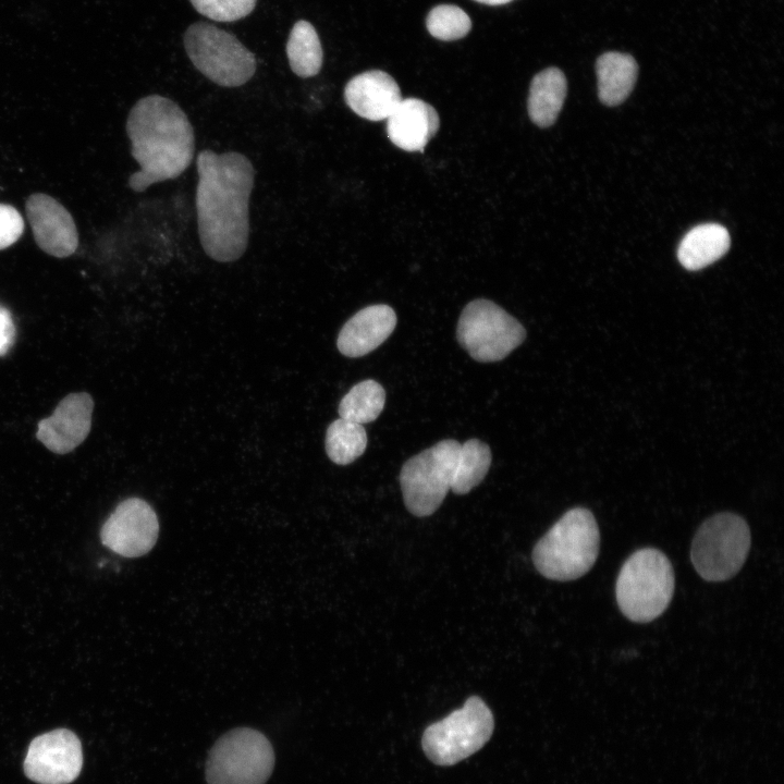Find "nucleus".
<instances>
[{
    "instance_id": "obj_1",
    "label": "nucleus",
    "mask_w": 784,
    "mask_h": 784,
    "mask_svg": "<svg viewBox=\"0 0 784 784\" xmlns=\"http://www.w3.org/2000/svg\"><path fill=\"white\" fill-rule=\"evenodd\" d=\"M195 205L200 245L211 259L232 262L246 252L255 169L237 151L201 150L196 159Z\"/></svg>"
},
{
    "instance_id": "obj_2",
    "label": "nucleus",
    "mask_w": 784,
    "mask_h": 784,
    "mask_svg": "<svg viewBox=\"0 0 784 784\" xmlns=\"http://www.w3.org/2000/svg\"><path fill=\"white\" fill-rule=\"evenodd\" d=\"M126 134L139 170L128 177L134 192L179 177L195 152L193 125L173 100L161 95L140 98L130 110Z\"/></svg>"
},
{
    "instance_id": "obj_3",
    "label": "nucleus",
    "mask_w": 784,
    "mask_h": 784,
    "mask_svg": "<svg viewBox=\"0 0 784 784\" xmlns=\"http://www.w3.org/2000/svg\"><path fill=\"white\" fill-rule=\"evenodd\" d=\"M600 534L592 513L584 507L567 511L536 543L532 561L546 578L574 580L595 564Z\"/></svg>"
},
{
    "instance_id": "obj_4",
    "label": "nucleus",
    "mask_w": 784,
    "mask_h": 784,
    "mask_svg": "<svg viewBox=\"0 0 784 784\" xmlns=\"http://www.w3.org/2000/svg\"><path fill=\"white\" fill-rule=\"evenodd\" d=\"M674 572L664 553L653 548L634 552L623 564L615 585L621 612L636 623H648L669 607Z\"/></svg>"
},
{
    "instance_id": "obj_5",
    "label": "nucleus",
    "mask_w": 784,
    "mask_h": 784,
    "mask_svg": "<svg viewBox=\"0 0 784 784\" xmlns=\"http://www.w3.org/2000/svg\"><path fill=\"white\" fill-rule=\"evenodd\" d=\"M270 740L259 731L237 727L223 734L206 761L208 784H265L274 767Z\"/></svg>"
},
{
    "instance_id": "obj_6",
    "label": "nucleus",
    "mask_w": 784,
    "mask_h": 784,
    "mask_svg": "<svg viewBox=\"0 0 784 784\" xmlns=\"http://www.w3.org/2000/svg\"><path fill=\"white\" fill-rule=\"evenodd\" d=\"M494 730V718L479 697H469L464 706L424 732L421 746L427 758L438 765H453L481 749Z\"/></svg>"
},
{
    "instance_id": "obj_7",
    "label": "nucleus",
    "mask_w": 784,
    "mask_h": 784,
    "mask_svg": "<svg viewBox=\"0 0 784 784\" xmlns=\"http://www.w3.org/2000/svg\"><path fill=\"white\" fill-rule=\"evenodd\" d=\"M184 47L194 66L222 87H238L256 72V59L234 35L207 22L192 24Z\"/></svg>"
},
{
    "instance_id": "obj_8",
    "label": "nucleus",
    "mask_w": 784,
    "mask_h": 784,
    "mask_svg": "<svg viewBox=\"0 0 784 784\" xmlns=\"http://www.w3.org/2000/svg\"><path fill=\"white\" fill-rule=\"evenodd\" d=\"M750 548L746 520L733 513L711 516L698 528L690 559L697 573L708 581H724L744 565Z\"/></svg>"
},
{
    "instance_id": "obj_9",
    "label": "nucleus",
    "mask_w": 784,
    "mask_h": 784,
    "mask_svg": "<svg viewBox=\"0 0 784 784\" xmlns=\"http://www.w3.org/2000/svg\"><path fill=\"white\" fill-rule=\"evenodd\" d=\"M461 443L442 440L405 462L400 483L406 509L413 515L433 514L451 490Z\"/></svg>"
},
{
    "instance_id": "obj_10",
    "label": "nucleus",
    "mask_w": 784,
    "mask_h": 784,
    "mask_svg": "<svg viewBox=\"0 0 784 784\" xmlns=\"http://www.w3.org/2000/svg\"><path fill=\"white\" fill-rule=\"evenodd\" d=\"M457 340L477 362H499L520 345L524 327L495 303L479 298L468 303L457 323Z\"/></svg>"
},
{
    "instance_id": "obj_11",
    "label": "nucleus",
    "mask_w": 784,
    "mask_h": 784,
    "mask_svg": "<svg viewBox=\"0 0 784 784\" xmlns=\"http://www.w3.org/2000/svg\"><path fill=\"white\" fill-rule=\"evenodd\" d=\"M82 765L81 742L65 728L35 737L24 760L26 776L39 784H69L78 776Z\"/></svg>"
},
{
    "instance_id": "obj_12",
    "label": "nucleus",
    "mask_w": 784,
    "mask_h": 784,
    "mask_svg": "<svg viewBox=\"0 0 784 784\" xmlns=\"http://www.w3.org/2000/svg\"><path fill=\"white\" fill-rule=\"evenodd\" d=\"M159 531L158 518L144 500L130 498L121 502L101 528L102 543L113 552L140 556L155 546Z\"/></svg>"
},
{
    "instance_id": "obj_13",
    "label": "nucleus",
    "mask_w": 784,
    "mask_h": 784,
    "mask_svg": "<svg viewBox=\"0 0 784 784\" xmlns=\"http://www.w3.org/2000/svg\"><path fill=\"white\" fill-rule=\"evenodd\" d=\"M26 215L39 248L58 258L71 256L78 246V233L72 215L53 197L32 194L25 204Z\"/></svg>"
},
{
    "instance_id": "obj_14",
    "label": "nucleus",
    "mask_w": 784,
    "mask_h": 784,
    "mask_svg": "<svg viewBox=\"0 0 784 784\" xmlns=\"http://www.w3.org/2000/svg\"><path fill=\"white\" fill-rule=\"evenodd\" d=\"M93 409L94 401L88 393L66 395L51 416L38 422L37 439L53 453H70L87 438Z\"/></svg>"
},
{
    "instance_id": "obj_15",
    "label": "nucleus",
    "mask_w": 784,
    "mask_h": 784,
    "mask_svg": "<svg viewBox=\"0 0 784 784\" xmlns=\"http://www.w3.org/2000/svg\"><path fill=\"white\" fill-rule=\"evenodd\" d=\"M402 99L395 79L381 70L363 72L351 78L344 88L348 108L373 122L387 120Z\"/></svg>"
},
{
    "instance_id": "obj_16",
    "label": "nucleus",
    "mask_w": 784,
    "mask_h": 784,
    "mask_svg": "<svg viewBox=\"0 0 784 784\" xmlns=\"http://www.w3.org/2000/svg\"><path fill=\"white\" fill-rule=\"evenodd\" d=\"M395 326L396 315L390 306L370 305L345 322L338 336V348L347 357L364 356L382 344Z\"/></svg>"
},
{
    "instance_id": "obj_17",
    "label": "nucleus",
    "mask_w": 784,
    "mask_h": 784,
    "mask_svg": "<svg viewBox=\"0 0 784 784\" xmlns=\"http://www.w3.org/2000/svg\"><path fill=\"white\" fill-rule=\"evenodd\" d=\"M439 126L437 110L418 98L402 99L387 119L389 139L406 151H422Z\"/></svg>"
},
{
    "instance_id": "obj_18",
    "label": "nucleus",
    "mask_w": 784,
    "mask_h": 784,
    "mask_svg": "<svg viewBox=\"0 0 784 784\" xmlns=\"http://www.w3.org/2000/svg\"><path fill=\"white\" fill-rule=\"evenodd\" d=\"M731 245L728 231L716 223L693 228L681 241L677 258L688 270H700L725 255Z\"/></svg>"
},
{
    "instance_id": "obj_19",
    "label": "nucleus",
    "mask_w": 784,
    "mask_h": 784,
    "mask_svg": "<svg viewBox=\"0 0 784 784\" xmlns=\"http://www.w3.org/2000/svg\"><path fill=\"white\" fill-rule=\"evenodd\" d=\"M638 65L627 53L610 51L596 62L598 96L607 106L622 103L630 94L637 79Z\"/></svg>"
},
{
    "instance_id": "obj_20",
    "label": "nucleus",
    "mask_w": 784,
    "mask_h": 784,
    "mask_svg": "<svg viewBox=\"0 0 784 784\" xmlns=\"http://www.w3.org/2000/svg\"><path fill=\"white\" fill-rule=\"evenodd\" d=\"M567 91L564 73L548 68L535 75L527 100L530 120L540 127L552 125L563 107Z\"/></svg>"
},
{
    "instance_id": "obj_21",
    "label": "nucleus",
    "mask_w": 784,
    "mask_h": 784,
    "mask_svg": "<svg viewBox=\"0 0 784 784\" xmlns=\"http://www.w3.org/2000/svg\"><path fill=\"white\" fill-rule=\"evenodd\" d=\"M286 56L294 74L307 78L319 73L323 51L315 27L305 20L297 21L286 42Z\"/></svg>"
},
{
    "instance_id": "obj_22",
    "label": "nucleus",
    "mask_w": 784,
    "mask_h": 784,
    "mask_svg": "<svg viewBox=\"0 0 784 784\" xmlns=\"http://www.w3.org/2000/svg\"><path fill=\"white\" fill-rule=\"evenodd\" d=\"M491 457L488 444L478 439L461 444L451 490L456 494H466L478 486L489 470Z\"/></svg>"
},
{
    "instance_id": "obj_23",
    "label": "nucleus",
    "mask_w": 784,
    "mask_h": 784,
    "mask_svg": "<svg viewBox=\"0 0 784 784\" xmlns=\"http://www.w3.org/2000/svg\"><path fill=\"white\" fill-rule=\"evenodd\" d=\"M385 392L380 383L368 379L356 383L341 400L340 417L359 425L373 421L382 412Z\"/></svg>"
},
{
    "instance_id": "obj_24",
    "label": "nucleus",
    "mask_w": 784,
    "mask_h": 784,
    "mask_svg": "<svg viewBox=\"0 0 784 784\" xmlns=\"http://www.w3.org/2000/svg\"><path fill=\"white\" fill-rule=\"evenodd\" d=\"M324 443L333 463L347 465L366 450L367 433L363 425L340 417L328 427Z\"/></svg>"
},
{
    "instance_id": "obj_25",
    "label": "nucleus",
    "mask_w": 784,
    "mask_h": 784,
    "mask_svg": "<svg viewBox=\"0 0 784 784\" xmlns=\"http://www.w3.org/2000/svg\"><path fill=\"white\" fill-rule=\"evenodd\" d=\"M428 32L437 39L444 41L465 37L471 21L468 14L457 5L440 4L431 9L426 19Z\"/></svg>"
},
{
    "instance_id": "obj_26",
    "label": "nucleus",
    "mask_w": 784,
    "mask_h": 784,
    "mask_svg": "<svg viewBox=\"0 0 784 784\" xmlns=\"http://www.w3.org/2000/svg\"><path fill=\"white\" fill-rule=\"evenodd\" d=\"M257 0H191L201 15L218 22H233L247 16Z\"/></svg>"
},
{
    "instance_id": "obj_27",
    "label": "nucleus",
    "mask_w": 784,
    "mask_h": 784,
    "mask_svg": "<svg viewBox=\"0 0 784 784\" xmlns=\"http://www.w3.org/2000/svg\"><path fill=\"white\" fill-rule=\"evenodd\" d=\"M24 232V219L11 205L0 204V250L13 245Z\"/></svg>"
},
{
    "instance_id": "obj_28",
    "label": "nucleus",
    "mask_w": 784,
    "mask_h": 784,
    "mask_svg": "<svg viewBox=\"0 0 784 784\" xmlns=\"http://www.w3.org/2000/svg\"><path fill=\"white\" fill-rule=\"evenodd\" d=\"M16 330L10 311L0 306V356L5 355L15 342Z\"/></svg>"
},
{
    "instance_id": "obj_29",
    "label": "nucleus",
    "mask_w": 784,
    "mask_h": 784,
    "mask_svg": "<svg viewBox=\"0 0 784 784\" xmlns=\"http://www.w3.org/2000/svg\"><path fill=\"white\" fill-rule=\"evenodd\" d=\"M475 1L483 3V4H489V5H501V4L509 3L513 0H475Z\"/></svg>"
}]
</instances>
